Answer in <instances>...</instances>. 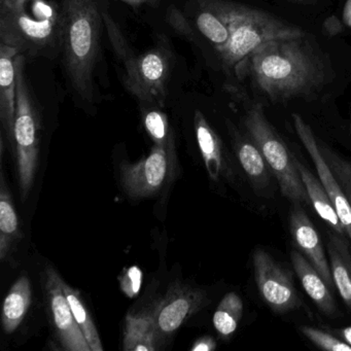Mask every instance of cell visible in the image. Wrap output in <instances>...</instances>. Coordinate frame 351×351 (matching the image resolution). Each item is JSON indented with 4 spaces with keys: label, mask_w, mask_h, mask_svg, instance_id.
Returning <instances> with one entry per match:
<instances>
[{
    "label": "cell",
    "mask_w": 351,
    "mask_h": 351,
    "mask_svg": "<svg viewBox=\"0 0 351 351\" xmlns=\"http://www.w3.org/2000/svg\"><path fill=\"white\" fill-rule=\"evenodd\" d=\"M63 62L71 86L84 101L94 100V69L100 52L104 13L98 0H61Z\"/></svg>",
    "instance_id": "2"
},
{
    "label": "cell",
    "mask_w": 351,
    "mask_h": 351,
    "mask_svg": "<svg viewBox=\"0 0 351 351\" xmlns=\"http://www.w3.org/2000/svg\"><path fill=\"white\" fill-rule=\"evenodd\" d=\"M302 334L309 339L316 346L328 351H351V345L339 340L336 337L322 332L312 326H303L301 328Z\"/></svg>",
    "instance_id": "28"
},
{
    "label": "cell",
    "mask_w": 351,
    "mask_h": 351,
    "mask_svg": "<svg viewBox=\"0 0 351 351\" xmlns=\"http://www.w3.org/2000/svg\"><path fill=\"white\" fill-rule=\"evenodd\" d=\"M121 1L133 8H141L143 7V5L157 7L161 3V0H121Z\"/></svg>",
    "instance_id": "33"
},
{
    "label": "cell",
    "mask_w": 351,
    "mask_h": 351,
    "mask_svg": "<svg viewBox=\"0 0 351 351\" xmlns=\"http://www.w3.org/2000/svg\"><path fill=\"white\" fill-rule=\"evenodd\" d=\"M343 337H344L345 340H346V343L351 345V326L343 330Z\"/></svg>",
    "instance_id": "35"
},
{
    "label": "cell",
    "mask_w": 351,
    "mask_h": 351,
    "mask_svg": "<svg viewBox=\"0 0 351 351\" xmlns=\"http://www.w3.org/2000/svg\"><path fill=\"white\" fill-rule=\"evenodd\" d=\"M322 157L326 160L335 178L338 180L351 206V163L335 153L332 149L322 143H318Z\"/></svg>",
    "instance_id": "27"
},
{
    "label": "cell",
    "mask_w": 351,
    "mask_h": 351,
    "mask_svg": "<svg viewBox=\"0 0 351 351\" xmlns=\"http://www.w3.org/2000/svg\"><path fill=\"white\" fill-rule=\"evenodd\" d=\"M176 162V154L155 145L149 156L137 163L121 164V180L125 192L137 199L157 194L173 178Z\"/></svg>",
    "instance_id": "8"
},
{
    "label": "cell",
    "mask_w": 351,
    "mask_h": 351,
    "mask_svg": "<svg viewBox=\"0 0 351 351\" xmlns=\"http://www.w3.org/2000/svg\"><path fill=\"white\" fill-rule=\"evenodd\" d=\"M227 23L229 40L219 51L225 67L237 71L250 55L267 43L303 38V30L289 25L263 11L227 0H208Z\"/></svg>",
    "instance_id": "4"
},
{
    "label": "cell",
    "mask_w": 351,
    "mask_h": 351,
    "mask_svg": "<svg viewBox=\"0 0 351 351\" xmlns=\"http://www.w3.org/2000/svg\"><path fill=\"white\" fill-rule=\"evenodd\" d=\"M3 1H5V0H0V3H3Z\"/></svg>",
    "instance_id": "37"
},
{
    "label": "cell",
    "mask_w": 351,
    "mask_h": 351,
    "mask_svg": "<svg viewBox=\"0 0 351 351\" xmlns=\"http://www.w3.org/2000/svg\"><path fill=\"white\" fill-rule=\"evenodd\" d=\"M291 1H293V3H304V1H307V0H291Z\"/></svg>",
    "instance_id": "36"
},
{
    "label": "cell",
    "mask_w": 351,
    "mask_h": 351,
    "mask_svg": "<svg viewBox=\"0 0 351 351\" xmlns=\"http://www.w3.org/2000/svg\"><path fill=\"white\" fill-rule=\"evenodd\" d=\"M19 217L14 206L11 192L1 169L0 182V261L5 262L11 258L16 244L22 239Z\"/></svg>",
    "instance_id": "17"
},
{
    "label": "cell",
    "mask_w": 351,
    "mask_h": 351,
    "mask_svg": "<svg viewBox=\"0 0 351 351\" xmlns=\"http://www.w3.org/2000/svg\"><path fill=\"white\" fill-rule=\"evenodd\" d=\"M61 7L47 0H5L0 3V43L30 57H54L62 49Z\"/></svg>",
    "instance_id": "3"
},
{
    "label": "cell",
    "mask_w": 351,
    "mask_h": 351,
    "mask_svg": "<svg viewBox=\"0 0 351 351\" xmlns=\"http://www.w3.org/2000/svg\"><path fill=\"white\" fill-rule=\"evenodd\" d=\"M182 17H180V14L178 13V11H176V9H170L168 19H169L172 27L176 28L178 32H182L184 36H191V34H192V30H191V28L186 25V23H184V20H182Z\"/></svg>",
    "instance_id": "31"
},
{
    "label": "cell",
    "mask_w": 351,
    "mask_h": 351,
    "mask_svg": "<svg viewBox=\"0 0 351 351\" xmlns=\"http://www.w3.org/2000/svg\"><path fill=\"white\" fill-rule=\"evenodd\" d=\"M295 161L312 206L314 207L317 215L322 217V221L328 223L335 233L345 238L346 233H345L344 228L341 223L336 209H335L322 180L319 178H316L314 174L309 171L308 168L295 157Z\"/></svg>",
    "instance_id": "19"
},
{
    "label": "cell",
    "mask_w": 351,
    "mask_h": 351,
    "mask_svg": "<svg viewBox=\"0 0 351 351\" xmlns=\"http://www.w3.org/2000/svg\"><path fill=\"white\" fill-rule=\"evenodd\" d=\"M293 126L300 141L303 143L306 151L309 154L313 161L314 166L317 170L318 178L322 180L326 193L332 200V205L336 209L337 215L340 219L341 223L344 228L345 233L351 241V206L341 188L330 166L322 157V152L318 147V141L313 134L311 127L303 120L300 114H293Z\"/></svg>",
    "instance_id": "12"
},
{
    "label": "cell",
    "mask_w": 351,
    "mask_h": 351,
    "mask_svg": "<svg viewBox=\"0 0 351 351\" xmlns=\"http://www.w3.org/2000/svg\"><path fill=\"white\" fill-rule=\"evenodd\" d=\"M194 127L197 143H198L207 173L211 180L219 182L225 171L221 139L217 136L215 131L211 128L200 110L195 112Z\"/></svg>",
    "instance_id": "18"
},
{
    "label": "cell",
    "mask_w": 351,
    "mask_h": 351,
    "mask_svg": "<svg viewBox=\"0 0 351 351\" xmlns=\"http://www.w3.org/2000/svg\"><path fill=\"white\" fill-rule=\"evenodd\" d=\"M217 347V343L210 337H203V338L199 339L193 345L191 350L192 351H211L215 349Z\"/></svg>",
    "instance_id": "32"
},
{
    "label": "cell",
    "mask_w": 351,
    "mask_h": 351,
    "mask_svg": "<svg viewBox=\"0 0 351 351\" xmlns=\"http://www.w3.org/2000/svg\"><path fill=\"white\" fill-rule=\"evenodd\" d=\"M236 154L254 188L266 189L269 186V166L258 147L254 143L239 141L236 143Z\"/></svg>",
    "instance_id": "22"
},
{
    "label": "cell",
    "mask_w": 351,
    "mask_h": 351,
    "mask_svg": "<svg viewBox=\"0 0 351 351\" xmlns=\"http://www.w3.org/2000/svg\"><path fill=\"white\" fill-rule=\"evenodd\" d=\"M200 12L196 16L197 27L219 52L229 40L227 23L208 0H200Z\"/></svg>",
    "instance_id": "23"
},
{
    "label": "cell",
    "mask_w": 351,
    "mask_h": 351,
    "mask_svg": "<svg viewBox=\"0 0 351 351\" xmlns=\"http://www.w3.org/2000/svg\"><path fill=\"white\" fill-rule=\"evenodd\" d=\"M143 285V272L137 266L126 269L120 276L121 289L129 298L138 295Z\"/></svg>",
    "instance_id": "29"
},
{
    "label": "cell",
    "mask_w": 351,
    "mask_h": 351,
    "mask_svg": "<svg viewBox=\"0 0 351 351\" xmlns=\"http://www.w3.org/2000/svg\"><path fill=\"white\" fill-rule=\"evenodd\" d=\"M44 287L49 320L62 348L69 351H92L75 322L63 291L62 278L52 266L45 270Z\"/></svg>",
    "instance_id": "9"
},
{
    "label": "cell",
    "mask_w": 351,
    "mask_h": 351,
    "mask_svg": "<svg viewBox=\"0 0 351 351\" xmlns=\"http://www.w3.org/2000/svg\"><path fill=\"white\" fill-rule=\"evenodd\" d=\"M32 301V289L29 277L26 274L21 275L3 302L1 322L7 334H12L19 328L27 314Z\"/></svg>",
    "instance_id": "21"
},
{
    "label": "cell",
    "mask_w": 351,
    "mask_h": 351,
    "mask_svg": "<svg viewBox=\"0 0 351 351\" xmlns=\"http://www.w3.org/2000/svg\"><path fill=\"white\" fill-rule=\"evenodd\" d=\"M291 236L305 258L313 265L328 287H334L330 267L326 258L322 240L300 203H295L289 217Z\"/></svg>",
    "instance_id": "13"
},
{
    "label": "cell",
    "mask_w": 351,
    "mask_h": 351,
    "mask_svg": "<svg viewBox=\"0 0 351 351\" xmlns=\"http://www.w3.org/2000/svg\"><path fill=\"white\" fill-rule=\"evenodd\" d=\"M206 295L186 285H172L165 297L154 305V316L160 334L165 338L176 332L193 314L201 309Z\"/></svg>",
    "instance_id": "11"
},
{
    "label": "cell",
    "mask_w": 351,
    "mask_h": 351,
    "mask_svg": "<svg viewBox=\"0 0 351 351\" xmlns=\"http://www.w3.org/2000/svg\"><path fill=\"white\" fill-rule=\"evenodd\" d=\"M343 25L340 20L336 16H330L322 25V32L328 36H335L340 34L343 32Z\"/></svg>",
    "instance_id": "30"
},
{
    "label": "cell",
    "mask_w": 351,
    "mask_h": 351,
    "mask_svg": "<svg viewBox=\"0 0 351 351\" xmlns=\"http://www.w3.org/2000/svg\"><path fill=\"white\" fill-rule=\"evenodd\" d=\"M62 287L69 306H71V310H73L75 322H77V326H80L82 332H83L88 344L91 347V350H104L99 332H98L95 324H94L93 318H92L91 314L88 311L87 307H86L79 291L71 287V285H67L63 279Z\"/></svg>",
    "instance_id": "24"
},
{
    "label": "cell",
    "mask_w": 351,
    "mask_h": 351,
    "mask_svg": "<svg viewBox=\"0 0 351 351\" xmlns=\"http://www.w3.org/2000/svg\"><path fill=\"white\" fill-rule=\"evenodd\" d=\"M254 279L261 297L276 313H287L301 306V300L289 273L263 250L252 256Z\"/></svg>",
    "instance_id": "10"
},
{
    "label": "cell",
    "mask_w": 351,
    "mask_h": 351,
    "mask_svg": "<svg viewBox=\"0 0 351 351\" xmlns=\"http://www.w3.org/2000/svg\"><path fill=\"white\" fill-rule=\"evenodd\" d=\"M326 246L334 285L351 311V254L348 244L342 236L330 234Z\"/></svg>",
    "instance_id": "20"
},
{
    "label": "cell",
    "mask_w": 351,
    "mask_h": 351,
    "mask_svg": "<svg viewBox=\"0 0 351 351\" xmlns=\"http://www.w3.org/2000/svg\"><path fill=\"white\" fill-rule=\"evenodd\" d=\"M123 62L126 89L143 104L163 106L171 62L169 49L158 46L139 56L130 54Z\"/></svg>",
    "instance_id": "7"
},
{
    "label": "cell",
    "mask_w": 351,
    "mask_h": 351,
    "mask_svg": "<svg viewBox=\"0 0 351 351\" xmlns=\"http://www.w3.org/2000/svg\"><path fill=\"white\" fill-rule=\"evenodd\" d=\"M246 71L258 89L274 102L310 93L324 81L322 67L301 38L263 45L236 73L240 77Z\"/></svg>",
    "instance_id": "1"
},
{
    "label": "cell",
    "mask_w": 351,
    "mask_h": 351,
    "mask_svg": "<svg viewBox=\"0 0 351 351\" xmlns=\"http://www.w3.org/2000/svg\"><path fill=\"white\" fill-rule=\"evenodd\" d=\"M343 21H344L345 25L351 28V0H347L346 5H345L344 11H343Z\"/></svg>",
    "instance_id": "34"
},
{
    "label": "cell",
    "mask_w": 351,
    "mask_h": 351,
    "mask_svg": "<svg viewBox=\"0 0 351 351\" xmlns=\"http://www.w3.org/2000/svg\"><path fill=\"white\" fill-rule=\"evenodd\" d=\"M17 49L0 43V120L8 141L14 149V124L17 101L15 59Z\"/></svg>",
    "instance_id": "14"
},
{
    "label": "cell",
    "mask_w": 351,
    "mask_h": 351,
    "mask_svg": "<svg viewBox=\"0 0 351 351\" xmlns=\"http://www.w3.org/2000/svg\"><path fill=\"white\" fill-rule=\"evenodd\" d=\"M143 124L147 134L156 145L176 154L173 133L169 127L167 117L159 110H149L143 114Z\"/></svg>",
    "instance_id": "26"
},
{
    "label": "cell",
    "mask_w": 351,
    "mask_h": 351,
    "mask_svg": "<svg viewBox=\"0 0 351 351\" xmlns=\"http://www.w3.org/2000/svg\"><path fill=\"white\" fill-rule=\"evenodd\" d=\"M164 338L158 330L154 305L136 313L127 314L123 332V349L126 351H155L162 348Z\"/></svg>",
    "instance_id": "15"
},
{
    "label": "cell",
    "mask_w": 351,
    "mask_h": 351,
    "mask_svg": "<svg viewBox=\"0 0 351 351\" xmlns=\"http://www.w3.org/2000/svg\"><path fill=\"white\" fill-rule=\"evenodd\" d=\"M26 56L15 59L17 101L14 124V147L22 201L25 202L34 186L40 155V118L25 75Z\"/></svg>",
    "instance_id": "5"
},
{
    "label": "cell",
    "mask_w": 351,
    "mask_h": 351,
    "mask_svg": "<svg viewBox=\"0 0 351 351\" xmlns=\"http://www.w3.org/2000/svg\"><path fill=\"white\" fill-rule=\"evenodd\" d=\"M350 136H351V124H350Z\"/></svg>",
    "instance_id": "38"
},
{
    "label": "cell",
    "mask_w": 351,
    "mask_h": 351,
    "mask_svg": "<svg viewBox=\"0 0 351 351\" xmlns=\"http://www.w3.org/2000/svg\"><path fill=\"white\" fill-rule=\"evenodd\" d=\"M244 124L252 143L258 147L271 171L276 176L283 196L293 203L309 204V197L295 165V156L289 153L282 139L271 126L260 104L248 110Z\"/></svg>",
    "instance_id": "6"
},
{
    "label": "cell",
    "mask_w": 351,
    "mask_h": 351,
    "mask_svg": "<svg viewBox=\"0 0 351 351\" xmlns=\"http://www.w3.org/2000/svg\"><path fill=\"white\" fill-rule=\"evenodd\" d=\"M242 314L243 302L241 298L236 293H227L213 314V326L221 336L230 337L237 330Z\"/></svg>",
    "instance_id": "25"
},
{
    "label": "cell",
    "mask_w": 351,
    "mask_h": 351,
    "mask_svg": "<svg viewBox=\"0 0 351 351\" xmlns=\"http://www.w3.org/2000/svg\"><path fill=\"white\" fill-rule=\"evenodd\" d=\"M291 258L293 270L310 299L319 308L320 311L326 315H335L337 313L336 302L322 275L301 252L293 250Z\"/></svg>",
    "instance_id": "16"
}]
</instances>
